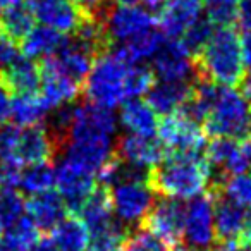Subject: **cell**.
Listing matches in <instances>:
<instances>
[{
	"mask_svg": "<svg viewBox=\"0 0 251 251\" xmlns=\"http://www.w3.org/2000/svg\"><path fill=\"white\" fill-rule=\"evenodd\" d=\"M35 28V16L28 5H12L0 14V31L11 36L12 40H23Z\"/></svg>",
	"mask_w": 251,
	"mask_h": 251,
	"instance_id": "cell-31",
	"label": "cell"
},
{
	"mask_svg": "<svg viewBox=\"0 0 251 251\" xmlns=\"http://www.w3.org/2000/svg\"><path fill=\"white\" fill-rule=\"evenodd\" d=\"M210 176L212 169L200 153H172L148 172V182L164 198L184 201L206 191Z\"/></svg>",
	"mask_w": 251,
	"mask_h": 251,
	"instance_id": "cell-2",
	"label": "cell"
},
{
	"mask_svg": "<svg viewBox=\"0 0 251 251\" xmlns=\"http://www.w3.org/2000/svg\"><path fill=\"white\" fill-rule=\"evenodd\" d=\"M165 148L155 138L126 134L115 145V157L126 165L143 172H150L165 158Z\"/></svg>",
	"mask_w": 251,
	"mask_h": 251,
	"instance_id": "cell-17",
	"label": "cell"
},
{
	"mask_svg": "<svg viewBox=\"0 0 251 251\" xmlns=\"http://www.w3.org/2000/svg\"><path fill=\"white\" fill-rule=\"evenodd\" d=\"M117 5H136V2L140 0H114Z\"/></svg>",
	"mask_w": 251,
	"mask_h": 251,
	"instance_id": "cell-52",
	"label": "cell"
},
{
	"mask_svg": "<svg viewBox=\"0 0 251 251\" xmlns=\"http://www.w3.org/2000/svg\"><path fill=\"white\" fill-rule=\"evenodd\" d=\"M21 57V47L18 45V42L0 31V73L18 62Z\"/></svg>",
	"mask_w": 251,
	"mask_h": 251,
	"instance_id": "cell-40",
	"label": "cell"
},
{
	"mask_svg": "<svg viewBox=\"0 0 251 251\" xmlns=\"http://www.w3.org/2000/svg\"><path fill=\"white\" fill-rule=\"evenodd\" d=\"M248 213L244 208L234 205L232 201L226 198L215 200V237L220 241H237L239 243L243 234L244 224H246Z\"/></svg>",
	"mask_w": 251,
	"mask_h": 251,
	"instance_id": "cell-25",
	"label": "cell"
},
{
	"mask_svg": "<svg viewBox=\"0 0 251 251\" xmlns=\"http://www.w3.org/2000/svg\"><path fill=\"white\" fill-rule=\"evenodd\" d=\"M145 230L160 237L164 243H177L184 230V205L179 200L165 198L151 206L143 220Z\"/></svg>",
	"mask_w": 251,
	"mask_h": 251,
	"instance_id": "cell-18",
	"label": "cell"
},
{
	"mask_svg": "<svg viewBox=\"0 0 251 251\" xmlns=\"http://www.w3.org/2000/svg\"><path fill=\"white\" fill-rule=\"evenodd\" d=\"M241 241L251 246V213L246 217V224H244L243 234H241Z\"/></svg>",
	"mask_w": 251,
	"mask_h": 251,
	"instance_id": "cell-48",
	"label": "cell"
},
{
	"mask_svg": "<svg viewBox=\"0 0 251 251\" xmlns=\"http://www.w3.org/2000/svg\"><path fill=\"white\" fill-rule=\"evenodd\" d=\"M77 217L84 222L91 236L105 232L117 226V220L114 217L112 210L110 196L107 188H95V191L81 203V206L76 210Z\"/></svg>",
	"mask_w": 251,
	"mask_h": 251,
	"instance_id": "cell-20",
	"label": "cell"
},
{
	"mask_svg": "<svg viewBox=\"0 0 251 251\" xmlns=\"http://www.w3.org/2000/svg\"><path fill=\"white\" fill-rule=\"evenodd\" d=\"M201 16L203 0H165L157 18V26L167 40H181Z\"/></svg>",
	"mask_w": 251,
	"mask_h": 251,
	"instance_id": "cell-16",
	"label": "cell"
},
{
	"mask_svg": "<svg viewBox=\"0 0 251 251\" xmlns=\"http://www.w3.org/2000/svg\"><path fill=\"white\" fill-rule=\"evenodd\" d=\"M76 4L84 12V16H91V18H103V9L107 0H76Z\"/></svg>",
	"mask_w": 251,
	"mask_h": 251,
	"instance_id": "cell-42",
	"label": "cell"
},
{
	"mask_svg": "<svg viewBox=\"0 0 251 251\" xmlns=\"http://www.w3.org/2000/svg\"><path fill=\"white\" fill-rule=\"evenodd\" d=\"M53 171L57 193L62 196L67 206L76 212L97 188V172L69 157H64Z\"/></svg>",
	"mask_w": 251,
	"mask_h": 251,
	"instance_id": "cell-10",
	"label": "cell"
},
{
	"mask_svg": "<svg viewBox=\"0 0 251 251\" xmlns=\"http://www.w3.org/2000/svg\"><path fill=\"white\" fill-rule=\"evenodd\" d=\"M25 210L40 230H53L67 217V203L55 191H45L29 196Z\"/></svg>",
	"mask_w": 251,
	"mask_h": 251,
	"instance_id": "cell-19",
	"label": "cell"
},
{
	"mask_svg": "<svg viewBox=\"0 0 251 251\" xmlns=\"http://www.w3.org/2000/svg\"><path fill=\"white\" fill-rule=\"evenodd\" d=\"M241 95H243L248 103L251 105V73H250V76L243 77V81H241Z\"/></svg>",
	"mask_w": 251,
	"mask_h": 251,
	"instance_id": "cell-46",
	"label": "cell"
},
{
	"mask_svg": "<svg viewBox=\"0 0 251 251\" xmlns=\"http://www.w3.org/2000/svg\"><path fill=\"white\" fill-rule=\"evenodd\" d=\"M57 140L42 126L23 127L18 124L0 126V162L12 167L49 164L55 155Z\"/></svg>",
	"mask_w": 251,
	"mask_h": 251,
	"instance_id": "cell-4",
	"label": "cell"
},
{
	"mask_svg": "<svg viewBox=\"0 0 251 251\" xmlns=\"http://www.w3.org/2000/svg\"><path fill=\"white\" fill-rule=\"evenodd\" d=\"M129 66L131 64L126 62L115 50L98 53L84 79V91L88 100L110 110L127 101L126 77Z\"/></svg>",
	"mask_w": 251,
	"mask_h": 251,
	"instance_id": "cell-5",
	"label": "cell"
},
{
	"mask_svg": "<svg viewBox=\"0 0 251 251\" xmlns=\"http://www.w3.org/2000/svg\"><path fill=\"white\" fill-rule=\"evenodd\" d=\"M28 7L43 26L62 35L74 33L86 18L76 0H28Z\"/></svg>",
	"mask_w": 251,
	"mask_h": 251,
	"instance_id": "cell-14",
	"label": "cell"
},
{
	"mask_svg": "<svg viewBox=\"0 0 251 251\" xmlns=\"http://www.w3.org/2000/svg\"><path fill=\"white\" fill-rule=\"evenodd\" d=\"M40 241V229L28 215H23L4 236L0 237V246L4 251H33Z\"/></svg>",
	"mask_w": 251,
	"mask_h": 251,
	"instance_id": "cell-30",
	"label": "cell"
},
{
	"mask_svg": "<svg viewBox=\"0 0 251 251\" xmlns=\"http://www.w3.org/2000/svg\"><path fill=\"white\" fill-rule=\"evenodd\" d=\"M193 95V88L189 83H172L160 81L155 83L147 93V103L158 115H169L181 110Z\"/></svg>",
	"mask_w": 251,
	"mask_h": 251,
	"instance_id": "cell-22",
	"label": "cell"
},
{
	"mask_svg": "<svg viewBox=\"0 0 251 251\" xmlns=\"http://www.w3.org/2000/svg\"><path fill=\"white\" fill-rule=\"evenodd\" d=\"M241 52H243L244 67H248L251 71V29H248L246 35L241 40Z\"/></svg>",
	"mask_w": 251,
	"mask_h": 251,
	"instance_id": "cell-45",
	"label": "cell"
},
{
	"mask_svg": "<svg viewBox=\"0 0 251 251\" xmlns=\"http://www.w3.org/2000/svg\"><path fill=\"white\" fill-rule=\"evenodd\" d=\"M18 4H23V0H0V9L4 11V9L12 7V5H18Z\"/></svg>",
	"mask_w": 251,
	"mask_h": 251,
	"instance_id": "cell-50",
	"label": "cell"
},
{
	"mask_svg": "<svg viewBox=\"0 0 251 251\" xmlns=\"http://www.w3.org/2000/svg\"><path fill=\"white\" fill-rule=\"evenodd\" d=\"M9 117H11V97H9V91L0 83V126L7 124Z\"/></svg>",
	"mask_w": 251,
	"mask_h": 251,
	"instance_id": "cell-44",
	"label": "cell"
},
{
	"mask_svg": "<svg viewBox=\"0 0 251 251\" xmlns=\"http://www.w3.org/2000/svg\"><path fill=\"white\" fill-rule=\"evenodd\" d=\"M206 5V19L215 28L232 26L237 18V4L239 0H203Z\"/></svg>",
	"mask_w": 251,
	"mask_h": 251,
	"instance_id": "cell-36",
	"label": "cell"
},
{
	"mask_svg": "<svg viewBox=\"0 0 251 251\" xmlns=\"http://www.w3.org/2000/svg\"><path fill=\"white\" fill-rule=\"evenodd\" d=\"M189 117L203 122L213 138H246L251 134V105L241 91L203 81L193 88L188 103L181 108Z\"/></svg>",
	"mask_w": 251,
	"mask_h": 251,
	"instance_id": "cell-1",
	"label": "cell"
},
{
	"mask_svg": "<svg viewBox=\"0 0 251 251\" xmlns=\"http://www.w3.org/2000/svg\"><path fill=\"white\" fill-rule=\"evenodd\" d=\"M213 29H215V26H213L208 19L201 18L195 26H191V28L182 35V38L179 40V42L182 43V47H184L193 57H196L201 52L203 47L206 45V42L210 40Z\"/></svg>",
	"mask_w": 251,
	"mask_h": 251,
	"instance_id": "cell-38",
	"label": "cell"
},
{
	"mask_svg": "<svg viewBox=\"0 0 251 251\" xmlns=\"http://www.w3.org/2000/svg\"><path fill=\"white\" fill-rule=\"evenodd\" d=\"M49 105L38 93L14 95L11 100V117L14 124L28 127L38 126L49 114Z\"/></svg>",
	"mask_w": 251,
	"mask_h": 251,
	"instance_id": "cell-29",
	"label": "cell"
},
{
	"mask_svg": "<svg viewBox=\"0 0 251 251\" xmlns=\"http://www.w3.org/2000/svg\"><path fill=\"white\" fill-rule=\"evenodd\" d=\"M0 251H4V248H2V246H0Z\"/></svg>",
	"mask_w": 251,
	"mask_h": 251,
	"instance_id": "cell-54",
	"label": "cell"
},
{
	"mask_svg": "<svg viewBox=\"0 0 251 251\" xmlns=\"http://www.w3.org/2000/svg\"><path fill=\"white\" fill-rule=\"evenodd\" d=\"M153 74L160 81L172 83H189L196 66L193 55L182 47L179 40H167L160 47L153 59Z\"/></svg>",
	"mask_w": 251,
	"mask_h": 251,
	"instance_id": "cell-15",
	"label": "cell"
},
{
	"mask_svg": "<svg viewBox=\"0 0 251 251\" xmlns=\"http://www.w3.org/2000/svg\"><path fill=\"white\" fill-rule=\"evenodd\" d=\"M67 38L49 26H35L21 40V53L28 59H49L60 52Z\"/></svg>",
	"mask_w": 251,
	"mask_h": 251,
	"instance_id": "cell-24",
	"label": "cell"
},
{
	"mask_svg": "<svg viewBox=\"0 0 251 251\" xmlns=\"http://www.w3.org/2000/svg\"><path fill=\"white\" fill-rule=\"evenodd\" d=\"M196 71L205 81L220 86L239 84L244 77V62L241 38L232 26L215 28L196 55Z\"/></svg>",
	"mask_w": 251,
	"mask_h": 251,
	"instance_id": "cell-3",
	"label": "cell"
},
{
	"mask_svg": "<svg viewBox=\"0 0 251 251\" xmlns=\"http://www.w3.org/2000/svg\"><path fill=\"white\" fill-rule=\"evenodd\" d=\"M114 217L119 224L136 226L155 205V191L148 182V172L133 171L122 181L108 188Z\"/></svg>",
	"mask_w": 251,
	"mask_h": 251,
	"instance_id": "cell-6",
	"label": "cell"
},
{
	"mask_svg": "<svg viewBox=\"0 0 251 251\" xmlns=\"http://www.w3.org/2000/svg\"><path fill=\"white\" fill-rule=\"evenodd\" d=\"M40 79H42L40 66H36L31 59L25 55L0 73V83L12 95L36 93L40 88Z\"/></svg>",
	"mask_w": 251,
	"mask_h": 251,
	"instance_id": "cell-23",
	"label": "cell"
},
{
	"mask_svg": "<svg viewBox=\"0 0 251 251\" xmlns=\"http://www.w3.org/2000/svg\"><path fill=\"white\" fill-rule=\"evenodd\" d=\"M172 251H200V250H195V248L188 246V244H179V246H176Z\"/></svg>",
	"mask_w": 251,
	"mask_h": 251,
	"instance_id": "cell-51",
	"label": "cell"
},
{
	"mask_svg": "<svg viewBox=\"0 0 251 251\" xmlns=\"http://www.w3.org/2000/svg\"><path fill=\"white\" fill-rule=\"evenodd\" d=\"M155 84V74L151 69H148L143 64H131L126 77V95L127 100L140 98L150 91V88Z\"/></svg>",
	"mask_w": 251,
	"mask_h": 251,
	"instance_id": "cell-35",
	"label": "cell"
},
{
	"mask_svg": "<svg viewBox=\"0 0 251 251\" xmlns=\"http://www.w3.org/2000/svg\"><path fill=\"white\" fill-rule=\"evenodd\" d=\"M158 141L172 153H200L206 145V133L201 122L182 110L164 115L158 121Z\"/></svg>",
	"mask_w": 251,
	"mask_h": 251,
	"instance_id": "cell-8",
	"label": "cell"
},
{
	"mask_svg": "<svg viewBox=\"0 0 251 251\" xmlns=\"http://www.w3.org/2000/svg\"><path fill=\"white\" fill-rule=\"evenodd\" d=\"M40 95L49 105V108H60L69 105L77 98L81 91V83L71 77L62 67L57 64L55 57L43 59L40 66Z\"/></svg>",
	"mask_w": 251,
	"mask_h": 251,
	"instance_id": "cell-13",
	"label": "cell"
},
{
	"mask_svg": "<svg viewBox=\"0 0 251 251\" xmlns=\"http://www.w3.org/2000/svg\"><path fill=\"white\" fill-rule=\"evenodd\" d=\"M103 28L108 43L122 45L138 38L145 33L157 29V18L148 9L136 5H117L110 12H105Z\"/></svg>",
	"mask_w": 251,
	"mask_h": 251,
	"instance_id": "cell-9",
	"label": "cell"
},
{
	"mask_svg": "<svg viewBox=\"0 0 251 251\" xmlns=\"http://www.w3.org/2000/svg\"><path fill=\"white\" fill-rule=\"evenodd\" d=\"M60 67L69 74L71 77H74L76 81H84L91 69L95 55L83 47L81 43H77L76 40H67L66 45L60 49V52L57 55H53Z\"/></svg>",
	"mask_w": 251,
	"mask_h": 251,
	"instance_id": "cell-27",
	"label": "cell"
},
{
	"mask_svg": "<svg viewBox=\"0 0 251 251\" xmlns=\"http://www.w3.org/2000/svg\"><path fill=\"white\" fill-rule=\"evenodd\" d=\"M215 198L212 195H200L184 205V230L182 237L188 246L206 250L215 241Z\"/></svg>",
	"mask_w": 251,
	"mask_h": 251,
	"instance_id": "cell-12",
	"label": "cell"
},
{
	"mask_svg": "<svg viewBox=\"0 0 251 251\" xmlns=\"http://www.w3.org/2000/svg\"><path fill=\"white\" fill-rule=\"evenodd\" d=\"M126 243H127L126 230L121 227V224H117L105 232L91 236L86 251H124Z\"/></svg>",
	"mask_w": 251,
	"mask_h": 251,
	"instance_id": "cell-37",
	"label": "cell"
},
{
	"mask_svg": "<svg viewBox=\"0 0 251 251\" xmlns=\"http://www.w3.org/2000/svg\"><path fill=\"white\" fill-rule=\"evenodd\" d=\"M222 198L232 201L241 208H251V172L244 174L227 176L224 182H220Z\"/></svg>",
	"mask_w": 251,
	"mask_h": 251,
	"instance_id": "cell-34",
	"label": "cell"
},
{
	"mask_svg": "<svg viewBox=\"0 0 251 251\" xmlns=\"http://www.w3.org/2000/svg\"><path fill=\"white\" fill-rule=\"evenodd\" d=\"M25 203L21 193L16 188L0 189V237L23 217Z\"/></svg>",
	"mask_w": 251,
	"mask_h": 251,
	"instance_id": "cell-33",
	"label": "cell"
},
{
	"mask_svg": "<svg viewBox=\"0 0 251 251\" xmlns=\"http://www.w3.org/2000/svg\"><path fill=\"white\" fill-rule=\"evenodd\" d=\"M205 160L210 169L220 176L244 174L251 171V136L246 138H213L206 147Z\"/></svg>",
	"mask_w": 251,
	"mask_h": 251,
	"instance_id": "cell-11",
	"label": "cell"
},
{
	"mask_svg": "<svg viewBox=\"0 0 251 251\" xmlns=\"http://www.w3.org/2000/svg\"><path fill=\"white\" fill-rule=\"evenodd\" d=\"M19 177H21V169L0 162V189L18 188Z\"/></svg>",
	"mask_w": 251,
	"mask_h": 251,
	"instance_id": "cell-41",
	"label": "cell"
},
{
	"mask_svg": "<svg viewBox=\"0 0 251 251\" xmlns=\"http://www.w3.org/2000/svg\"><path fill=\"white\" fill-rule=\"evenodd\" d=\"M117 119L110 108L91 101L73 108L67 129V143H107L114 145Z\"/></svg>",
	"mask_w": 251,
	"mask_h": 251,
	"instance_id": "cell-7",
	"label": "cell"
},
{
	"mask_svg": "<svg viewBox=\"0 0 251 251\" xmlns=\"http://www.w3.org/2000/svg\"><path fill=\"white\" fill-rule=\"evenodd\" d=\"M55 186V171L50 164L29 165L19 177V188L29 196L40 195V193L52 191Z\"/></svg>",
	"mask_w": 251,
	"mask_h": 251,
	"instance_id": "cell-32",
	"label": "cell"
},
{
	"mask_svg": "<svg viewBox=\"0 0 251 251\" xmlns=\"http://www.w3.org/2000/svg\"><path fill=\"white\" fill-rule=\"evenodd\" d=\"M244 251H251V246H248V248H246V250H244Z\"/></svg>",
	"mask_w": 251,
	"mask_h": 251,
	"instance_id": "cell-53",
	"label": "cell"
},
{
	"mask_svg": "<svg viewBox=\"0 0 251 251\" xmlns=\"http://www.w3.org/2000/svg\"><path fill=\"white\" fill-rule=\"evenodd\" d=\"M213 251H241L237 241H220V244Z\"/></svg>",
	"mask_w": 251,
	"mask_h": 251,
	"instance_id": "cell-47",
	"label": "cell"
},
{
	"mask_svg": "<svg viewBox=\"0 0 251 251\" xmlns=\"http://www.w3.org/2000/svg\"><path fill=\"white\" fill-rule=\"evenodd\" d=\"M52 239L55 251H86L91 234L84 222L77 215L66 217L52 230Z\"/></svg>",
	"mask_w": 251,
	"mask_h": 251,
	"instance_id": "cell-26",
	"label": "cell"
},
{
	"mask_svg": "<svg viewBox=\"0 0 251 251\" xmlns=\"http://www.w3.org/2000/svg\"><path fill=\"white\" fill-rule=\"evenodd\" d=\"M126 250L129 251H169V244L148 230H138L127 237Z\"/></svg>",
	"mask_w": 251,
	"mask_h": 251,
	"instance_id": "cell-39",
	"label": "cell"
},
{
	"mask_svg": "<svg viewBox=\"0 0 251 251\" xmlns=\"http://www.w3.org/2000/svg\"><path fill=\"white\" fill-rule=\"evenodd\" d=\"M140 2L147 5L148 9H158V7H162V5H164L165 0H140Z\"/></svg>",
	"mask_w": 251,
	"mask_h": 251,
	"instance_id": "cell-49",
	"label": "cell"
},
{
	"mask_svg": "<svg viewBox=\"0 0 251 251\" xmlns=\"http://www.w3.org/2000/svg\"><path fill=\"white\" fill-rule=\"evenodd\" d=\"M119 122L127 134L143 138H155L158 129V114L140 98L124 101L119 114Z\"/></svg>",
	"mask_w": 251,
	"mask_h": 251,
	"instance_id": "cell-21",
	"label": "cell"
},
{
	"mask_svg": "<svg viewBox=\"0 0 251 251\" xmlns=\"http://www.w3.org/2000/svg\"><path fill=\"white\" fill-rule=\"evenodd\" d=\"M236 21L239 23L241 28H244L246 31L251 29V0H239Z\"/></svg>",
	"mask_w": 251,
	"mask_h": 251,
	"instance_id": "cell-43",
	"label": "cell"
},
{
	"mask_svg": "<svg viewBox=\"0 0 251 251\" xmlns=\"http://www.w3.org/2000/svg\"><path fill=\"white\" fill-rule=\"evenodd\" d=\"M165 36L160 33V29H151L138 38L126 42L122 45H117L115 52L129 64H143L145 60H150L155 57V53L164 45Z\"/></svg>",
	"mask_w": 251,
	"mask_h": 251,
	"instance_id": "cell-28",
	"label": "cell"
}]
</instances>
